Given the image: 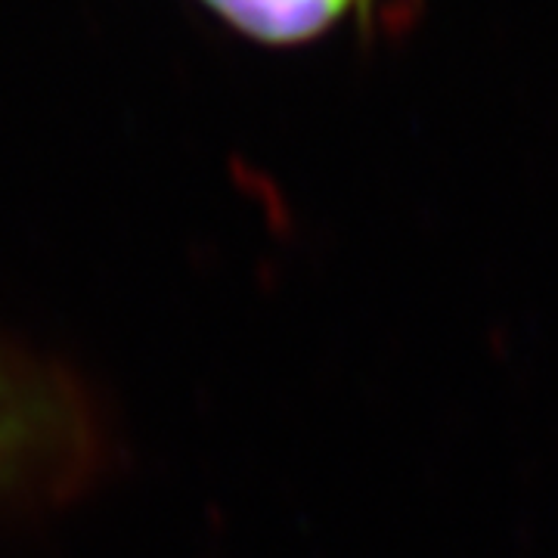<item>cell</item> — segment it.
Returning <instances> with one entry per match:
<instances>
[{
  "mask_svg": "<svg viewBox=\"0 0 558 558\" xmlns=\"http://www.w3.org/2000/svg\"><path fill=\"white\" fill-rule=\"evenodd\" d=\"M65 381L0 344V490L81 457L84 413Z\"/></svg>",
  "mask_w": 558,
  "mask_h": 558,
  "instance_id": "6da1fadb",
  "label": "cell"
},
{
  "mask_svg": "<svg viewBox=\"0 0 558 558\" xmlns=\"http://www.w3.org/2000/svg\"><path fill=\"white\" fill-rule=\"evenodd\" d=\"M248 38L299 44L323 35L357 0H205Z\"/></svg>",
  "mask_w": 558,
  "mask_h": 558,
  "instance_id": "7a4b0ae2",
  "label": "cell"
}]
</instances>
